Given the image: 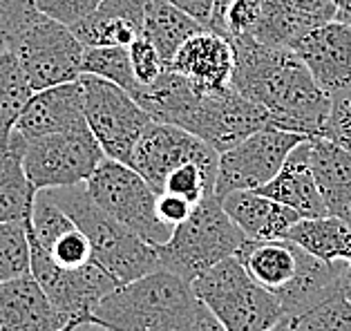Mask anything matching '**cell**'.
<instances>
[{"mask_svg": "<svg viewBox=\"0 0 351 331\" xmlns=\"http://www.w3.org/2000/svg\"><path fill=\"white\" fill-rule=\"evenodd\" d=\"M193 331H228V329L215 318V313H213V311L206 307V304H202V302H199V309H197Z\"/></svg>", "mask_w": 351, "mask_h": 331, "instance_id": "41", "label": "cell"}, {"mask_svg": "<svg viewBox=\"0 0 351 331\" xmlns=\"http://www.w3.org/2000/svg\"><path fill=\"white\" fill-rule=\"evenodd\" d=\"M79 325V322H70V325H65V327H61L58 331H74V327Z\"/></svg>", "mask_w": 351, "mask_h": 331, "instance_id": "48", "label": "cell"}, {"mask_svg": "<svg viewBox=\"0 0 351 331\" xmlns=\"http://www.w3.org/2000/svg\"><path fill=\"white\" fill-rule=\"evenodd\" d=\"M29 273L27 222H0V284Z\"/></svg>", "mask_w": 351, "mask_h": 331, "instance_id": "31", "label": "cell"}, {"mask_svg": "<svg viewBox=\"0 0 351 331\" xmlns=\"http://www.w3.org/2000/svg\"><path fill=\"white\" fill-rule=\"evenodd\" d=\"M267 331H295L293 329V322H291V318H282L280 322H276V325H273L271 329H267Z\"/></svg>", "mask_w": 351, "mask_h": 331, "instance_id": "45", "label": "cell"}, {"mask_svg": "<svg viewBox=\"0 0 351 331\" xmlns=\"http://www.w3.org/2000/svg\"><path fill=\"white\" fill-rule=\"evenodd\" d=\"M106 152L88 125L27 141L25 173L36 191L85 184L104 164Z\"/></svg>", "mask_w": 351, "mask_h": 331, "instance_id": "8", "label": "cell"}, {"mask_svg": "<svg viewBox=\"0 0 351 331\" xmlns=\"http://www.w3.org/2000/svg\"><path fill=\"white\" fill-rule=\"evenodd\" d=\"M336 19L333 0H262L253 38L273 47H293L306 32Z\"/></svg>", "mask_w": 351, "mask_h": 331, "instance_id": "17", "label": "cell"}, {"mask_svg": "<svg viewBox=\"0 0 351 331\" xmlns=\"http://www.w3.org/2000/svg\"><path fill=\"white\" fill-rule=\"evenodd\" d=\"M168 70H175L204 92L230 88L235 70L233 43L226 34L217 29H202L193 34L177 49Z\"/></svg>", "mask_w": 351, "mask_h": 331, "instance_id": "15", "label": "cell"}, {"mask_svg": "<svg viewBox=\"0 0 351 331\" xmlns=\"http://www.w3.org/2000/svg\"><path fill=\"white\" fill-rule=\"evenodd\" d=\"M197 309L193 284L157 269L119 284L99 302L90 320L112 331H193Z\"/></svg>", "mask_w": 351, "mask_h": 331, "instance_id": "2", "label": "cell"}, {"mask_svg": "<svg viewBox=\"0 0 351 331\" xmlns=\"http://www.w3.org/2000/svg\"><path fill=\"white\" fill-rule=\"evenodd\" d=\"M202 92L204 90L197 88L186 76L166 67L164 74L155 83L136 88L132 97L150 114L152 121L186 128L188 119H191L197 103H199Z\"/></svg>", "mask_w": 351, "mask_h": 331, "instance_id": "25", "label": "cell"}, {"mask_svg": "<svg viewBox=\"0 0 351 331\" xmlns=\"http://www.w3.org/2000/svg\"><path fill=\"white\" fill-rule=\"evenodd\" d=\"M7 49H10V40H7V36L3 32H0V54L3 52H7Z\"/></svg>", "mask_w": 351, "mask_h": 331, "instance_id": "47", "label": "cell"}, {"mask_svg": "<svg viewBox=\"0 0 351 331\" xmlns=\"http://www.w3.org/2000/svg\"><path fill=\"white\" fill-rule=\"evenodd\" d=\"M293 52L309 67L315 83L333 95L351 88V25L329 21L306 32L293 43Z\"/></svg>", "mask_w": 351, "mask_h": 331, "instance_id": "14", "label": "cell"}, {"mask_svg": "<svg viewBox=\"0 0 351 331\" xmlns=\"http://www.w3.org/2000/svg\"><path fill=\"white\" fill-rule=\"evenodd\" d=\"M345 267V262H324L298 246L295 273L285 286L276 291V298L285 309V316L295 320L313 307H318L320 302L329 300L331 295L342 293Z\"/></svg>", "mask_w": 351, "mask_h": 331, "instance_id": "19", "label": "cell"}, {"mask_svg": "<svg viewBox=\"0 0 351 331\" xmlns=\"http://www.w3.org/2000/svg\"><path fill=\"white\" fill-rule=\"evenodd\" d=\"M85 188L106 213L148 244L161 246L173 235L175 228L157 213V193L132 166L106 157L85 182Z\"/></svg>", "mask_w": 351, "mask_h": 331, "instance_id": "6", "label": "cell"}, {"mask_svg": "<svg viewBox=\"0 0 351 331\" xmlns=\"http://www.w3.org/2000/svg\"><path fill=\"white\" fill-rule=\"evenodd\" d=\"M32 95L34 88L21 61L12 49H7L0 54V139L14 130L16 119L27 106Z\"/></svg>", "mask_w": 351, "mask_h": 331, "instance_id": "29", "label": "cell"}, {"mask_svg": "<svg viewBox=\"0 0 351 331\" xmlns=\"http://www.w3.org/2000/svg\"><path fill=\"white\" fill-rule=\"evenodd\" d=\"M34 92L72 83L81 76L83 43L72 27L38 14L27 29L12 43Z\"/></svg>", "mask_w": 351, "mask_h": 331, "instance_id": "10", "label": "cell"}, {"mask_svg": "<svg viewBox=\"0 0 351 331\" xmlns=\"http://www.w3.org/2000/svg\"><path fill=\"white\" fill-rule=\"evenodd\" d=\"M150 0H101L83 21L72 25L83 47H128L143 34L145 10Z\"/></svg>", "mask_w": 351, "mask_h": 331, "instance_id": "20", "label": "cell"}, {"mask_svg": "<svg viewBox=\"0 0 351 331\" xmlns=\"http://www.w3.org/2000/svg\"><path fill=\"white\" fill-rule=\"evenodd\" d=\"M235 52L230 88L271 114L276 128L320 137L331 95L315 83L293 49L260 43L253 36H228Z\"/></svg>", "mask_w": 351, "mask_h": 331, "instance_id": "1", "label": "cell"}, {"mask_svg": "<svg viewBox=\"0 0 351 331\" xmlns=\"http://www.w3.org/2000/svg\"><path fill=\"white\" fill-rule=\"evenodd\" d=\"M128 49H130L134 79H136V83H139V88L150 86V83H155L159 76L164 74V70H166L164 58H161L159 49L152 45L143 34L139 38H134L132 43L128 45Z\"/></svg>", "mask_w": 351, "mask_h": 331, "instance_id": "35", "label": "cell"}, {"mask_svg": "<svg viewBox=\"0 0 351 331\" xmlns=\"http://www.w3.org/2000/svg\"><path fill=\"white\" fill-rule=\"evenodd\" d=\"M304 139L309 137L276 128V125L253 132L251 137L219 155L215 195L224 197L233 191L262 188L280 173L291 150Z\"/></svg>", "mask_w": 351, "mask_h": 331, "instance_id": "11", "label": "cell"}, {"mask_svg": "<svg viewBox=\"0 0 351 331\" xmlns=\"http://www.w3.org/2000/svg\"><path fill=\"white\" fill-rule=\"evenodd\" d=\"M83 112L94 139L104 148L108 159L130 166L136 141L152 121L150 114L136 103V99L117 83L92 74H81Z\"/></svg>", "mask_w": 351, "mask_h": 331, "instance_id": "7", "label": "cell"}, {"mask_svg": "<svg viewBox=\"0 0 351 331\" xmlns=\"http://www.w3.org/2000/svg\"><path fill=\"white\" fill-rule=\"evenodd\" d=\"M221 204L248 240L255 242L287 240L291 226L300 219L293 208L258 191H233L221 197Z\"/></svg>", "mask_w": 351, "mask_h": 331, "instance_id": "22", "label": "cell"}, {"mask_svg": "<svg viewBox=\"0 0 351 331\" xmlns=\"http://www.w3.org/2000/svg\"><path fill=\"white\" fill-rule=\"evenodd\" d=\"M193 291L228 331H267L285 318L276 293L255 282L235 256L195 278Z\"/></svg>", "mask_w": 351, "mask_h": 331, "instance_id": "5", "label": "cell"}, {"mask_svg": "<svg viewBox=\"0 0 351 331\" xmlns=\"http://www.w3.org/2000/svg\"><path fill=\"white\" fill-rule=\"evenodd\" d=\"M43 249L49 253V258H52L56 265H61L65 269H79L94 260L92 244L79 226L61 233L52 244L43 246Z\"/></svg>", "mask_w": 351, "mask_h": 331, "instance_id": "33", "label": "cell"}, {"mask_svg": "<svg viewBox=\"0 0 351 331\" xmlns=\"http://www.w3.org/2000/svg\"><path fill=\"white\" fill-rule=\"evenodd\" d=\"M287 240L324 262L351 265V224L342 217H300Z\"/></svg>", "mask_w": 351, "mask_h": 331, "instance_id": "26", "label": "cell"}, {"mask_svg": "<svg viewBox=\"0 0 351 331\" xmlns=\"http://www.w3.org/2000/svg\"><path fill=\"white\" fill-rule=\"evenodd\" d=\"M320 137L338 143L351 152V88L331 95V110Z\"/></svg>", "mask_w": 351, "mask_h": 331, "instance_id": "34", "label": "cell"}, {"mask_svg": "<svg viewBox=\"0 0 351 331\" xmlns=\"http://www.w3.org/2000/svg\"><path fill=\"white\" fill-rule=\"evenodd\" d=\"M255 282L271 293L282 289L298 269V246L289 240H248L235 256Z\"/></svg>", "mask_w": 351, "mask_h": 331, "instance_id": "27", "label": "cell"}, {"mask_svg": "<svg viewBox=\"0 0 351 331\" xmlns=\"http://www.w3.org/2000/svg\"><path fill=\"white\" fill-rule=\"evenodd\" d=\"M258 193L276 199L285 206L293 208L300 217H324L327 206L315 184V177L309 161V139L291 150V155L282 164L280 173L269 184H264Z\"/></svg>", "mask_w": 351, "mask_h": 331, "instance_id": "21", "label": "cell"}, {"mask_svg": "<svg viewBox=\"0 0 351 331\" xmlns=\"http://www.w3.org/2000/svg\"><path fill=\"white\" fill-rule=\"evenodd\" d=\"M349 224H351V217H349Z\"/></svg>", "mask_w": 351, "mask_h": 331, "instance_id": "49", "label": "cell"}, {"mask_svg": "<svg viewBox=\"0 0 351 331\" xmlns=\"http://www.w3.org/2000/svg\"><path fill=\"white\" fill-rule=\"evenodd\" d=\"M67 320L32 273L0 284V331H58Z\"/></svg>", "mask_w": 351, "mask_h": 331, "instance_id": "18", "label": "cell"}, {"mask_svg": "<svg viewBox=\"0 0 351 331\" xmlns=\"http://www.w3.org/2000/svg\"><path fill=\"white\" fill-rule=\"evenodd\" d=\"M27 139L12 130L0 139V222H27L36 188L25 173Z\"/></svg>", "mask_w": 351, "mask_h": 331, "instance_id": "24", "label": "cell"}, {"mask_svg": "<svg viewBox=\"0 0 351 331\" xmlns=\"http://www.w3.org/2000/svg\"><path fill=\"white\" fill-rule=\"evenodd\" d=\"M248 237L226 213L221 197L206 195L193 213L175 226L166 244L157 246L159 267L193 284L217 262L237 256Z\"/></svg>", "mask_w": 351, "mask_h": 331, "instance_id": "4", "label": "cell"}, {"mask_svg": "<svg viewBox=\"0 0 351 331\" xmlns=\"http://www.w3.org/2000/svg\"><path fill=\"white\" fill-rule=\"evenodd\" d=\"M333 21H342V23H349V25H351V7H349V10L342 12V14H338Z\"/></svg>", "mask_w": 351, "mask_h": 331, "instance_id": "46", "label": "cell"}, {"mask_svg": "<svg viewBox=\"0 0 351 331\" xmlns=\"http://www.w3.org/2000/svg\"><path fill=\"white\" fill-rule=\"evenodd\" d=\"M271 114L235 88L202 92L186 128L215 148L219 155L262 128H271Z\"/></svg>", "mask_w": 351, "mask_h": 331, "instance_id": "12", "label": "cell"}, {"mask_svg": "<svg viewBox=\"0 0 351 331\" xmlns=\"http://www.w3.org/2000/svg\"><path fill=\"white\" fill-rule=\"evenodd\" d=\"M29 235V231H27ZM29 273L47 293L49 302L67 320L85 322L99 302L121 284L97 260L79 269H65L49 258V253L29 235Z\"/></svg>", "mask_w": 351, "mask_h": 331, "instance_id": "9", "label": "cell"}, {"mask_svg": "<svg viewBox=\"0 0 351 331\" xmlns=\"http://www.w3.org/2000/svg\"><path fill=\"white\" fill-rule=\"evenodd\" d=\"M193 208H195V204L179 197V195H170V193L157 195V213L168 226H173V228L177 224H182L184 219L193 213Z\"/></svg>", "mask_w": 351, "mask_h": 331, "instance_id": "39", "label": "cell"}, {"mask_svg": "<svg viewBox=\"0 0 351 331\" xmlns=\"http://www.w3.org/2000/svg\"><path fill=\"white\" fill-rule=\"evenodd\" d=\"M208 25L193 19L191 14L179 10L177 5L168 0H150L145 10L143 21V36L159 49L166 67L175 58L177 49L182 47L193 34L206 29Z\"/></svg>", "mask_w": 351, "mask_h": 331, "instance_id": "28", "label": "cell"}, {"mask_svg": "<svg viewBox=\"0 0 351 331\" xmlns=\"http://www.w3.org/2000/svg\"><path fill=\"white\" fill-rule=\"evenodd\" d=\"M81 125H88L83 112V95L79 81H72L34 92L16 119L14 128L32 141L45 134L81 128Z\"/></svg>", "mask_w": 351, "mask_h": 331, "instance_id": "16", "label": "cell"}, {"mask_svg": "<svg viewBox=\"0 0 351 331\" xmlns=\"http://www.w3.org/2000/svg\"><path fill=\"white\" fill-rule=\"evenodd\" d=\"M74 331H112L104 325H99V322H92V320H85V322H79V325L74 327Z\"/></svg>", "mask_w": 351, "mask_h": 331, "instance_id": "43", "label": "cell"}, {"mask_svg": "<svg viewBox=\"0 0 351 331\" xmlns=\"http://www.w3.org/2000/svg\"><path fill=\"white\" fill-rule=\"evenodd\" d=\"M186 164L219 166V152L193 132L159 121L148 123L130 157V166L157 195L164 188L166 177Z\"/></svg>", "mask_w": 351, "mask_h": 331, "instance_id": "13", "label": "cell"}, {"mask_svg": "<svg viewBox=\"0 0 351 331\" xmlns=\"http://www.w3.org/2000/svg\"><path fill=\"white\" fill-rule=\"evenodd\" d=\"M38 14L34 0H0V32L10 40V47Z\"/></svg>", "mask_w": 351, "mask_h": 331, "instance_id": "37", "label": "cell"}, {"mask_svg": "<svg viewBox=\"0 0 351 331\" xmlns=\"http://www.w3.org/2000/svg\"><path fill=\"white\" fill-rule=\"evenodd\" d=\"M291 322L295 331H351V300L336 293Z\"/></svg>", "mask_w": 351, "mask_h": 331, "instance_id": "32", "label": "cell"}, {"mask_svg": "<svg viewBox=\"0 0 351 331\" xmlns=\"http://www.w3.org/2000/svg\"><path fill=\"white\" fill-rule=\"evenodd\" d=\"M262 19V0H233L224 14L221 34L226 36H253Z\"/></svg>", "mask_w": 351, "mask_h": 331, "instance_id": "36", "label": "cell"}, {"mask_svg": "<svg viewBox=\"0 0 351 331\" xmlns=\"http://www.w3.org/2000/svg\"><path fill=\"white\" fill-rule=\"evenodd\" d=\"M81 74H92L110 83H117L119 88L132 92L139 88L134 79L130 49L123 45H108V47H85L81 58Z\"/></svg>", "mask_w": 351, "mask_h": 331, "instance_id": "30", "label": "cell"}, {"mask_svg": "<svg viewBox=\"0 0 351 331\" xmlns=\"http://www.w3.org/2000/svg\"><path fill=\"white\" fill-rule=\"evenodd\" d=\"M49 195L90 240L92 258L108 269L121 284L161 269L157 246L141 240L119 219L106 213L92 199L85 184L49 188Z\"/></svg>", "mask_w": 351, "mask_h": 331, "instance_id": "3", "label": "cell"}, {"mask_svg": "<svg viewBox=\"0 0 351 331\" xmlns=\"http://www.w3.org/2000/svg\"><path fill=\"white\" fill-rule=\"evenodd\" d=\"M233 0H215L213 3V14H210V29H221V23H224V14L228 10V5Z\"/></svg>", "mask_w": 351, "mask_h": 331, "instance_id": "42", "label": "cell"}, {"mask_svg": "<svg viewBox=\"0 0 351 331\" xmlns=\"http://www.w3.org/2000/svg\"><path fill=\"white\" fill-rule=\"evenodd\" d=\"M342 293L351 300V265H347L345 273H342Z\"/></svg>", "mask_w": 351, "mask_h": 331, "instance_id": "44", "label": "cell"}, {"mask_svg": "<svg viewBox=\"0 0 351 331\" xmlns=\"http://www.w3.org/2000/svg\"><path fill=\"white\" fill-rule=\"evenodd\" d=\"M99 3L101 0H34V5L43 16H49L67 27L83 21Z\"/></svg>", "mask_w": 351, "mask_h": 331, "instance_id": "38", "label": "cell"}, {"mask_svg": "<svg viewBox=\"0 0 351 331\" xmlns=\"http://www.w3.org/2000/svg\"><path fill=\"white\" fill-rule=\"evenodd\" d=\"M168 3L177 5L179 10H184L186 14H191L193 19L210 27V14H213V3H215V0H168Z\"/></svg>", "mask_w": 351, "mask_h": 331, "instance_id": "40", "label": "cell"}, {"mask_svg": "<svg viewBox=\"0 0 351 331\" xmlns=\"http://www.w3.org/2000/svg\"><path fill=\"white\" fill-rule=\"evenodd\" d=\"M311 171L329 215L351 217V152L324 137H309Z\"/></svg>", "mask_w": 351, "mask_h": 331, "instance_id": "23", "label": "cell"}]
</instances>
